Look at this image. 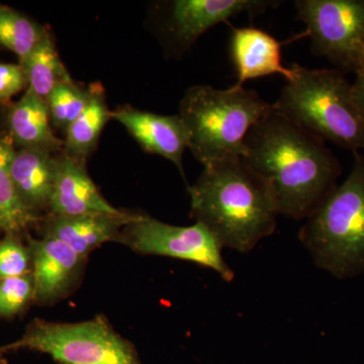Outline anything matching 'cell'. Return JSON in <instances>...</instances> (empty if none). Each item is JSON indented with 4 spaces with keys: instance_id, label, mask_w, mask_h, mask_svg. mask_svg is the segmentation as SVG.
Masks as SVG:
<instances>
[{
    "instance_id": "6da1fadb",
    "label": "cell",
    "mask_w": 364,
    "mask_h": 364,
    "mask_svg": "<svg viewBox=\"0 0 364 364\" xmlns=\"http://www.w3.org/2000/svg\"><path fill=\"white\" fill-rule=\"evenodd\" d=\"M272 196L279 215L306 219L337 186L341 166L324 141L273 105L245 139L242 157Z\"/></svg>"
},
{
    "instance_id": "7a4b0ae2",
    "label": "cell",
    "mask_w": 364,
    "mask_h": 364,
    "mask_svg": "<svg viewBox=\"0 0 364 364\" xmlns=\"http://www.w3.org/2000/svg\"><path fill=\"white\" fill-rule=\"evenodd\" d=\"M188 191L191 218L223 248L247 253L277 229L279 214L272 196L242 158L203 167Z\"/></svg>"
},
{
    "instance_id": "3957f363",
    "label": "cell",
    "mask_w": 364,
    "mask_h": 364,
    "mask_svg": "<svg viewBox=\"0 0 364 364\" xmlns=\"http://www.w3.org/2000/svg\"><path fill=\"white\" fill-rule=\"evenodd\" d=\"M270 107L255 90L243 86H191L178 112L188 133V149L203 167L243 157L249 131Z\"/></svg>"
},
{
    "instance_id": "277c9868",
    "label": "cell",
    "mask_w": 364,
    "mask_h": 364,
    "mask_svg": "<svg viewBox=\"0 0 364 364\" xmlns=\"http://www.w3.org/2000/svg\"><path fill=\"white\" fill-rule=\"evenodd\" d=\"M299 240L316 267L337 279L364 273V155L354 152L348 176L306 219Z\"/></svg>"
},
{
    "instance_id": "5b68a950",
    "label": "cell",
    "mask_w": 364,
    "mask_h": 364,
    "mask_svg": "<svg viewBox=\"0 0 364 364\" xmlns=\"http://www.w3.org/2000/svg\"><path fill=\"white\" fill-rule=\"evenodd\" d=\"M293 77L273 107L299 128L339 147L364 150V121L352 85L337 69H309L294 64Z\"/></svg>"
},
{
    "instance_id": "8992f818",
    "label": "cell",
    "mask_w": 364,
    "mask_h": 364,
    "mask_svg": "<svg viewBox=\"0 0 364 364\" xmlns=\"http://www.w3.org/2000/svg\"><path fill=\"white\" fill-rule=\"evenodd\" d=\"M7 346L13 352L47 354L58 364H142L135 345L102 315L76 323L35 318L20 339Z\"/></svg>"
},
{
    "instance_id": "52a82bcc",
    "label": "cell",
    "mask_w": 364,
    "mask_h": 364,
    "mask_svg": "<svg viewBox=\"0 0 364 364\" xmlns=\"http://www.w3.org/2000/svg\"><path fill=\"white\" fill-rule=\"evenodd\" d=\"M314 54L356 73L364 49V0H296Z\"/></svg>"
},
{
    "instance_id": "ba28073f",
    "label": "cell",
    "mask_w": 364,
    "mask_h": 364,
    "mask_svg": "<svg viewBox=\"0 0 364 364\" xmlns=\"http://www.w3.org/2000/svg\"><path fill=\"white\" fill-rule=\"evenodd\" d=\"M116 241L143 255L176 258L210 268L225 282H232L235 277L233 269L223 258L221 243L200 223L174 226L138 214L122 229Z\"/></svg>"
},
{
    "instance_id": "9c48e42d",
    "label": "cell",
    "mask_w": 364,
    "mask_h": 364,
    "mask_svg": "<svg viewBox=\"0 0 364 364\" xmlns=\"http://www.w3.org/2000/svg\"><path fill=\"white\" fill-rule=\"evenodd\" d=\"M279 4L274 0H176L170 2L166 31L178 49L186 51L215 26L241 14L265 13Z\"/></svg>"
},
{
    "instance_id": "30bf717a",
    "label": "cell",
    "mask_w": 364,
    "mask_h": 364,
    "mask_svg": "<svg viewBox=\"0 0 364 364\" xmlns=\"http://www.w3.org/2000/svg\"><path fill=\"white\" fill-rule=\"evenodd\" d=\"M32 253L35 299L40 305H51L66 298L80 279L85 256L57 239L28 237Z\"/></svg>"
},
{
    "instance_id": "8fae6325",
    "label": "cell",
    "mask_w": 364,
    "mask_h": 364,
    "mask_svg": "<svg viewBox=\"0 0 364 364\" xmlns=\"http://www.w3.org/2000/svg\"><path fill=\"white\" fill-rule=\"evenodd\" d=\"M111 117L123 124L144 151L169 160L184 177L182 158L188 149V139L178 114L163 116L124 107L112 112Z\"/></svg>"
},
{
    "instance_id": "7c38bea8",
    "label": "cell",
    "mask_w": 364,
    "mask_h": 364,
    "mask_svg": "<svg viewBox=\"0 0 364 364\" xmlns=\"http://www.w3.org/2000/svg\"><path fill=\"white\" fill-rule=\"evenodd\" d=\"M50 214L72 217L83 215H122L100 193L88 176L85 162L62 153L58 155L56 179L53 189Z\"/></svg>"
},
{
    "instance_id": "4fadbf2b",
    "label": "cell",
    "mask_w": 364,
    "mask_h": 364,
    "mask_svg": "<svg viewBox=\"0 0 364 364\" xmlns=\"http://www.w3.org/2000/svg\"><path fill=\"white\" fill-rule=\"evenodd\" d=\"M282 43L260 28L253 26L232 28L231 57L236 68V86L252 79L279 74L287 80L293 77V68L282 65Z\"/></svg>"
},
{
    "instance_id": "5bb4252c",
    "label": "cell",
    "mask_w": 364,
    "mask_h": 364,
    "mask_svg": "<svg viewBox=\"0 0 364 364\" xmlns=\"http://www.w3.org/2000/svg\"><path fill=\"white\" fill-rule=\"evenodd\" d=\"M136 214L83 215L62 217L49 215L42 222L43 237L57 239L87 257L93 249L116 241L119 232L136 218Z\"/></svg>"
},
{
    "instance_id": "9a60e30c",
    "label": "cell",
    "mask_w": 364,
    "mask_h": 364,
    "mask_svg": "<svg viewBox=\"0 0 364 364\" xmlns=\"http://www.w3.org/2000/svg\"><path fill=\"white\" fill-rule=\"evenodd\" d=\"M58 167V155L33 149H16L11 163L14 188L23 205L39 217L50 210Z\"/></svg>"
},
{
    "instance_id": "2e32d148",
    "label": "cell",
    "mask_w": 364,
    "mask_h": 364,
    "mask_svg": "<svg viewBox=\"0 0 364 364\" xmlns=\"http://www.w3.org/2000/svg\"><path fill=\"white\" fill-rule=\"evenodd\" d=\"M52 126L47 102L28 90L7 114V133L18 149L63 152V140L55 135Z\"/></svg>"
},
{
    "instance_id": "e0dca14e",
    "label": "cell",
    "mask_w": 364,
    "mask_h": 364,
    "mask_svg": "<svg viewBox=\"0 0 364 364\" xmlns=\"http://www.w3.org/2000/svg\"><path fill=\"white\" fill-rule=\"evenodd\" d=\"M90 104L65 132L63 153L67 156L85 162L97 148L100 135L112 119L105 102V90L100 85H90Z\"/></svg>"
},
{
    "instance_id": "ac0fdd59",
    "label": "cell",
    "mask_w": 364,
    "mask_h": 364,
    "mask_svg": "<svg viewBox=\"0 0 364 364\" xmlns=\"http://www.w3.org/2000/svg\"><path fill=\"white\" fill-rule=\"evenodd\" d=\"M16 147L9 133H0V232L21 235L28 228L40 224V217L33 214L21 202L11 174V159Z\"/></svg>"
},
{
    "instance_id": "d6986e66",
    "label": "cell",
    "mask_w": 364,
    "mask_h": 364,
    "mask_svg": "<svg viewBox=\"0 0 364 364\" xmlns=\"http://www.w3.org/2000/svg\"><path fill=\"white\" fill-rule=\"evenodd\" d=\"M18 64L26 74V90L45 100L57 86L73 81L48 32L28 56Z\"/></svg>"
},
{
    "instance_id": "ffe728a7",
    "label": "cell",
    "mask_w": 364,
    "mask_h": 364,
    "mask_svg": "<svg viewBox=\"0 0 364 364\" xmlns=\"http://www.w3.org/2000/svg\"><path fill=\"white\" fill-rule=\"evenodd\" d=\"M48 31L11 7L0 4V46L14 53L20 63L39 44Z\"/></svg>"
},
{
    "instance_id": "44dd1931",
    "label": "cell",
    "mask_w": 364,
    "mask_h": 364,
    "mask_svg": "<svg viewBox=\"0 0 364 364\" xmlns=\"http://www.w3.org/2000/svg\"><path fill=\"white\" fill-rule=\"evenodd\" d=\"M90 97V86L83 88L74 81L57 86L46 100L53 126L66 132L85 111Z\"/></svg>"
},
{
    "instance_id": "7402d4cb",
    "label": "cell",
    "mask_w": 364,
    "mask_h": 364,
    "mask_svg": "<svg viewBox=\"0 0 364 364\" xmlns=\"http://www.w3.org/2000/svg\"><path fill=\"white\" fill-rule=\"evenodd\" d=\"M35 299L33 272L0 279V318H13Z\"/></svg>"
},
{
    "instance_id": "603a6c76",
    "label": "cell",
    "mask_w": 364,
    "mask_h": 364,
    "mask_svg": "<svg viewBox=\"0 0 364 364\" xmlns=\"http://www.w3.org/2000/svg\"><path fill=\"white\" fill-rule=\"evenodd\" d=\"M32 253L20 235L6 234L0 240V279L32 272Z\"/></svg>"
},
{
    "instance_id": "cb8c5ba5",
    "label": "cell",
    "mask_w": 364,
    "mask_h": 364,
    "mask_svg": "<svg viewBox=\"0 0 364 364\" xmlns=\"http://www.w3.org/2000/svg\"><path fill=\"white\" fill-rule=\"evenodd\" d=\"M25 88L28 81L20 64L0 63V104L9 102Z\"/></svg>"
},
{
    "instance_id": "d4e9b609",
    "label": "cell",
    "mask_w": 364,
    "mask_h": 364,
    "mask_svg": "<svg viewBox=\"0 0 364 364\" xmlns=\"http://www.w3.org/2000/svg\"><path fill=\"white\" fill-rule=\"evenodd\" d=\"M356 77L352 85V95L358 107L359 114L364 121V68L355 73Z\"/></svg>"
},
{
    "instance_id": "484cf974",
    "label": "cell",
    "mask_w": 364,
    "mask_h": 364,
    "mask_svg": "<svg viewBox=\"0 0 364 364\" xmlns=\"http://www.w3.org/2000/svg\"><path fill=\"white\" fill-rule=\"evenodd\" d=\"M11 349L9 348V346L6 345H2L0 346V364H9V353H11Z\"/></svg>"
},
{
    "instance_id": "4316f807",
    "label": "cell",
    "mask_w": 364,
    "mask_h": 364,
    "mask_svg": "<svg viewBox=\"0 0 364 364\" xmlns=\"http://www.w3.org/2000/svg\"><path fill=\"white\" fill-rule=\"evenodd\" d=\"M364 68V49H363V61H361V68L360 69H363ZM360 69H359V70H360Z\"/></svg>"
}]
</instances>
